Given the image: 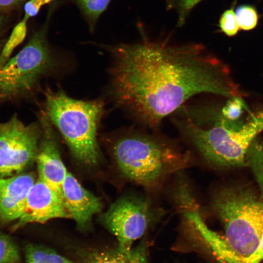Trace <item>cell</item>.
<instances>
[{"mask_svg":"<svg viewBox=\"0 0 263 263\" xmlns=\"http://www.w3.org/2000/svg\"><path fill=\"white\" fill-rule=\"evenodd\" d=\"M58 218H71V215L62 199L38 178L30 188L23 213L12 230L28 223H44Z\"/></svg>","mask_w":263,"mask_h":263,"instance_id":"cell-10","label":"cell"},{"mask_svg":"<svg viewBox=\"0 0 263 263\" xmlns=\"http://www.w3.org/2000/svg\"><path fill=\"white\" fill-rule=\"evenodd\" d=\"M240 28L250 30L255 27L258 15L255 9L249 5H241L235 12Z\"/></svg>","mask_w":263,"mask_h":263,"instance_id":"cell-20","label":"cell"},{"mask_svg":"<svg viewBox=\"0 0 263 263\" xmlns=\"http://www.w3.org/2000/svg\"><path fill=\"white\" fill-rule=\"evenodd\" d=\"M86 18L90 28L93 31L101 14L106 9L111 0H72Z\"/></svg>","mask_w":263,"mask_h":263,"instance_id":"cell-18","label":"cell"},{"mask_svg":"<svg viewBox=\"0 0 263 263\" xmlns=\"http://www.w3.org/2000/svg\"><path fill=\"white\" fill-rule=\"evenodd\" d=\"M202 0H177L175 4L178 15V26L183 24L190 10Z\"/></svg>","mask_w":263,"mask_h":263,"instance_id":"cell-23","label":"cell"},{"mask_svg":"<svg viewBox=\"0 0 263 263\" xmlns=\"http://www.w3.org/2000/svg\"><path fill=\"white\" fill-rule=\"evenodd\" d=\"M44 94L45 113L74 157L86 165L96 164L99 157L96 131L103 113V102L73 99L62 91L49 88Z\"/></svg>","mask_w":263,"mask_h":263,"instance_id":"cell-5","label":"cell"},{"mask_svg":"<svg viewBox=\"0 0 263 263\" xmlns=\"http://www.w3.org/2000/svg\"><path fill=\"white\" fill-rule=\"evenodd\" d=\"M53 3L43 26L34 33L25 46L0 68V102L13 101L29 97L40 78L54 66L47 33L56 8Z\"/></svg>","mask_w":263,"mask_h":263,"instance_id":"cell-6","label":"cell"},{"mask_svg":"<svg viewBox=\"0 0 263 263\" xmlns=\"http://www.w3.org/2000/svg\"><path fill=\"white\" fill-rule=\"evenodd\" d=\"M227 102L219 108L222 116L230 122H237L243 113L244 103L242 98H228Z\"/></svg>","mask_w":263,"mask_h":263,"instance_id":"cell-21","label":"cell"},{"mask_svg":"<svg viewBox=\"0 0 263 263\" xmlns=\"http://www.w3.org/2000/svg\"><path fill=\"white\" fill-rule=\"evenodd\" d=\"M5 42L2 40H0V54L1 53L2 47Z\"/></svg>","mask_w":263,"mask_h":263,"instance_id":"cell-27","label":"cell"},{"mask_svg":"<svg viewBox=\"0 0 263 263\" xmlns=\"http://www.w3.org/2000/svg\"><path fill=\"white\" fill-rule=\"evenodd\" d=\"M43 5L40 0H29L24 6V15L22 19L27 21L32 17L36 16Z\"/></svg>","mask_w":263,"mask_h":263,"instance_id":"cell-24","label":"cell"},{"mask_svg":"<svg viewBox=\"0 0 263 263\" xmlns=\"http://www.w3.org/2000/svg\"><path fill=\"white\" fill-rule=\"evenodd\" d=\"M210 207L222 223L225 240L245 263L257 250L263 233V199L243 186L223 187L212 194Z\"/></svg>","mask_w":263,"mask_h":263,"instance_id":"cell-4","label":"cell"},{"mask_svg":"<svg viewBox=\"0 0 263 263\" xmlns=\"http://www.w3.org/2000/svg\"><path fill=\"white\" fill-rule=\"evenodd\" d=\"M153 197L146 191L125 195L103 214L101 221L116 237L120 249H132L135 241L166 215L167 211L158 205Z\"/></svg>","mask_w":263,"mask_h":263,"instance_id":"cell-7","label":"cell"},{"mask_svg":"<svg viewBox=\"0 0 263 263\" xmlns=\"http://www.w3.org/2000/svg\"><path fill=\"white\" fill-rule=\"evenodd\" d=\"M1 23V18L0 17V25Z\"/></svg>","mask_w":263,"mask_h":263,"instance_id":"cell-29","label":"cell"},{"mask_svg":"<svg viewBox=\"0 0 263 263\" xmlns=\"http://www.w3.org/2000/svg\"><path fill=\"white\" fill-rule=\"evenodd\" d=\"M38 119L42 135L36 159L38 178L62 199V186L68 171L60 157L53 124L43 111L38 115Z\"/></svg>","mask_w":263,"mask_h":263,"instance_id":"cell-9","label":"cell"},{"mask_svg":"<svg viewBox=\"0 0 263 263\" xmlns=\"http://www.w3.org/2000/svg\"><path fill=\"white\" fill-rule=\"evenodd\" d=\"M24 0H0V10H8L19 5Z\"/></svg>","mask_w":263,"mask_h":263,"instance_id":"cell-25","label":"cell"},{"mask_svg":"<svg viewBox=\"0 0 263 263\" xmlns=\"http://www.w3.org/2000/svg\"><path fill=\"white\" fill-rule=\"evenodd\" d=\"M53 0H40L43 5L49 3L51 2Z\"/></svg>","mask_w":263,"mask_h":263,"instance_id":"cell-26","label":"cell"},{"mask_svg":"<svg viewBox=\"0 0 263 263\" xmlns=\"http://www.w3.org/2000/svg\"><path fill=\"white\" fill-rule=\"evenodd\" d=\"M36 182L32 173L0 178V221L9 223L21 216L29 190Z\"/></svg>","mask_w":263,"mask_h":263,"instance_id":"cell-12","label":"cell"},{"mask_svg":"<svg viewBox=\"0 0 263 263\" xmlns=\"http://www.w3.org/2000/svg\"><path fill=\"white\" fill-rule=\"evenodd\" d=\"M18 246L9 236L0 233V263H19Z\"/></svg>","mask_w":263,"mask_h":263,"instance_id":"cell-19","label":"cell"},{"mask_svg":"<svg viewBox=\"0 0 263 263\" xmlns=\"http://www.w3.org/2000/svg\"><path fill=\"white\" fill-rule=\"evenodd\" d=\"M246 122L224 118L219 108L208 103L185 105L171 120L196 161L215 169L245 165L253 141L263 131V109Z\"/></svg>","mask_w":263,"mask_h":263,"instance_id":"cell-2","label":"cell"},{"mask_svg":"<svg viewBox=\"0 0 263 263\" xmlns=\"http://www.w3.org/2000/svg\"><path fill=\"white\" fill-rule=\"evenodd\" d=\"M183 216L192 222L196 233L221 263H245L230 248L224 237L210 229L198 211H192Z\"/></svg>","mask_w":263,"mask_h":263,"instance_id":"cell-14","label":"cell"},{"mask_svg":"<svg viewBox=\"0 0 263 263\" xmlns=\"http://www.w3.org/2000/svg\"><path fill=\"white\" fill-rule=\"evenodd\" d=\"M146 129H130L114 141L117 169L126 181L154 195L163 189L177 172L196 163L190 150Z\"/></svg>","mask_w":263,"mask_h":263,"instance_id":"cell-3","label":"cell"},{"mask_svg":"<svg viewBox=\"0 0 263 263\" xmlns=\"http://www.w3.org/2000/svg\"><path fill=\"white\" fill-rule=\"evenodd\" d=\"M220 27L222 31L228 36H233L237 33L240 27L233 10H227L223 14L220 19Z\"/></svg>","mask_w":263,"mask_h":263,"instance_id":"cell-22","label":"cell"},{"mask_svg":"<svg viewBox=\"0 0 263 263\" xmlns=\"http://www.w3.org/2000/svg\"><path fill=\"white\" fill-rule=\"evenodd\" d=\"M26 22L27 21L22 19L18 23L4 43L0 54V68L7 62L13 51L24 40L27 33Z\"/></svg>","mask_w":263,"mask_h":263,"instance_id":"cell-17","label":"cell"},{"mask_svg":"<svg viewBox=\"0 0 263 263\" xmlns=\"http://www.w3.org/2000/svg\"><path fill=\"white\" fill-rule=\"evenodd\" d=\"M61 195L71 218L81 229H87L93 216L102 210L100 199L84 188L68 172L62 184Z\"/></svg>","mask_w":263,"mask_h":263,"instance_id":"cell-11","label":"cell"},{"mask_svg":"<svg viewBox=\"0 0 263 263\" xmlns=\"http://www.w3.org/2000/svg\"><path fill=\"white\" fill-rule=\"evenodd\" d=\"M163 191L173 208L181 215L192 211L202 214L201 204L193 184L184 170L175 174Z\"/></svg>","mask_w":263,"mask_h":263,"instance_id":"cell-13","label":"cell"},{"mask_svg":"<svg viewBox=\"0 0 263 263\" xmlns=\"http://www.w3.org/2000/svg\"><path fill=\"white\" fill-rule=\"evenodd\" d=\"M82 263H149L145 246L141 244L125 251L115 249H80L77 252Z\"/></svg>","mask_w":263,"mask_h":263,"instance_id":"cell-15","label":"cell"},{"mask_svg":"<svg viewBox=\"0 0 263 263\" xmlns=\"http://www.w3.org/2000/svg\"><path fill=\"white\" fill-rule=\"evenodd\" d=\"M25 259L37 263H76L49 247L34 244H26L24 247Z\"/></svg>","mask_w":263,"mask_h":263,"instance_id":"cell-16","label":"cell"},{"mask_svg":"<svg viewBox=\"0 0 263 263\" xmlns=\"http://www.w3.org/2000/svg\"><path fill=\"white\" fill-rule=\"evenodd\" d=\"M105 47L113 58L112 97L141 128L157 130L166 117L198 94L246 95L228 66L200 43L145 38Z\"/></svg>","mask_w":263,"mask_h":263,"instance_id":"cell-1","label":"cell"},{"mask_svg":"<svg viewBox=\"0 0 263 263\" xmlns=\"http://www.w3.org/2000/svg\"><path fill=\"white\" fill-rule=\"evenodd\" d=\"M41 135L39 122L25 125L17 114L0 123V178L21 173L36 160Z\"/></svg>","mask_w":263,"mask_h":263,"instance_id":"cell-8","label":"cell"},{"mask_svg":"<svg viewBox=\"0 0 263 263\" xmlns=\"http://www.w3.org/2000/svg\"><path fill=\"white\" fill-rule=\"evenodd\" d=\"M25 263H37L35 262V261L28 259H25Z\"/></svg>","mask_w":263,"mask_h":263,"instance_id":"cell-28","label":"cell"}]
</instances>
